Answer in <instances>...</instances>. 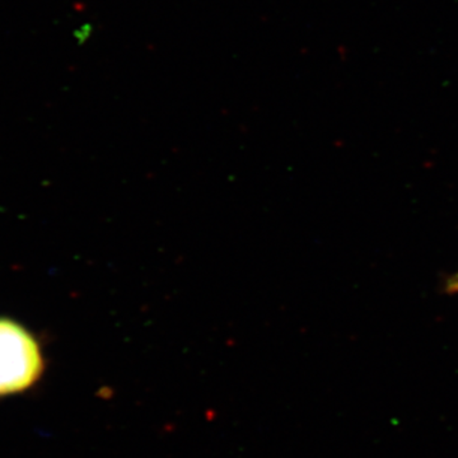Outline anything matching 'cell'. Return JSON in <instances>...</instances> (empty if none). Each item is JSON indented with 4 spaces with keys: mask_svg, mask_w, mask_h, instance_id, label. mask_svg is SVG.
Returning <instances> with one entry per match:
<instances>
[{
    "mask_svg": "<svg viewBox=\"0 0 458 458\" xmlns=\"http://www.w3.org/2000/svg\"><path fill=\"white\" fill-rule=\"evenodd\" d=\"M40 344L22 325L0 318V397L23 393L40 379Z\"/></svg>",
    "mask_w": 458,
    "mask_h": 458,
    "instance_id": "cell-1",
    "label": "cell"
},
{
    "mask_svg": "<svg viewBox=\"0 0 458 458\" xmlns=\"http://www.w3.org/2000/svg\"><path fill=\"white\" fill-rule=\"evenodd\" d=\"M92 31L93 27L90 26L89 23H86V25H83L74 32V38H77V41L80 42V44H83L84 41L89 40Z\"/></svg>",
    "mask_w": 458,
    "mask_h": 458,
    "instance_id": "cell-2",
    "label": "cell"
},
{
    "mask_svg": "<svg viewBox=\"0 0 458 458\" xmlns=\"http://www.w3.org/2000/svg\"><path fill=\"white\" fill-rule=\"evenodd\" d=\"M445 292L451 295L458 294V271L445 280Z\"/></svg>",
    "mask_w": 458,
    "mask_h": 458,
    "instance_id": "cell-3",
    "label": "cell"
}]
</instances>
